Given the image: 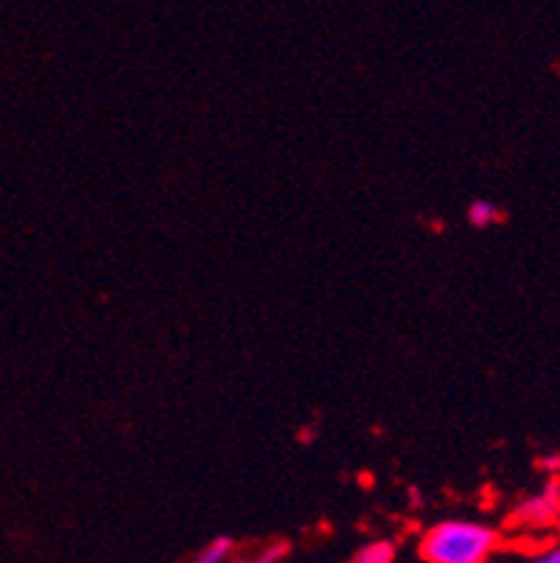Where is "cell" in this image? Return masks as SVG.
<instances>
[{"label":"cell","instance_id":"obj_1","mask_svg":"<svg viewBox=\"0 0 560 563\" xmlns=\"http://www.w3.org/2000/svg\"><path fill=\"white\" fill-rule=\"evenodd\" d=\"M499 550V530L480 519L435 521L420 539L424 563H491Z\"/></svg>","mask_w":560,"mask_h":563},{"label":"cell","instance_id":"obj_2","mask_svg":"<svg viewBox=\"0 0 560 563\" xmlns=\"http://www.w3.org/2000/svg\"><path fill=\"white\" fill-rule=\"evenodd\" d=\"M560 521V479H547L538 490L516 501L510 525L521 530H547Z\"/></svg>","mask_w":560,"mask_h":563},{"label":"cell","instance_id":"obj_3","mask_svg":"<svg viewBox=\"0 0 560 563\" xmlns=\"http://www.w3.org/2000/svg\"><path fill=\"white\" fill-rule=\"evenodd\" d=\"M398 561V544L393 539H370L359 547L348 563H395Z\"/></svg>","mask_w":560,"mask_h":563},{"label":"cell","instance_id":"obj_4","mask_svg":"<svg viewBox=\"0 0 560 563\" xmlns=\"http://www.w3.org/2000/svg\"><path fill=\"white\" fill-rule=\"evenodd\" d=\"M465 219H469L471 228L485 230L502 222V211L499 205L491 202V199H474V202L469 205V211H465Z\"/></svg>","mask_w":560,"mask_h":563},{"label":"cell","instance_id":"obj_5","mask_svg":"<svg viewBox=\"0 0 560 563\" xmlns=\"http://www.w3.org/2000/svg\"><path fill=\"white\" fill-rule=\"evenodd\" d=\"M235 544L228 536H219V539H210L202 550H197V555L191 558V563H228L233 558Z\"/></svg>","mask_w":560,"mask_h":563},{"label":"cell","instance_id":"obj_6","mask_svg":"<svg viewBox=\"0 0 560 563\" xmlns=\"http://www.w3.org/2000/svg\"><path fill=\"white\" fill-rule=\"evenodd\" d=\"M289 555V544L286 541H272V544L261 547L253 558H230L228 563H284Z\"/></svg>","mask_w":560,"mask_h":563},{"label":"cell","instance_id":"obj_7","mask_svg":"<svg viewBox=\"0 0 560 563\" xmlns=\"http://www.w3.org/2000/svg\"><path fill=\"white\" fill-rule=\"evenodd\" d=\"M524 563H560V544H552L547 547V550L536 552V555L527 558Z\"/></svg>","mask_w":560,"mask_h":563},{"label":"cell","instance_id":"obj_8","mask_svg":"<svg viewBox=\"0 0 560 563\" xmlns=\"http://www.w3.org/2000/svg\"><path fill=\"white\" fill-rule=\"evenodd\" d=\"M538 465H541V471H547L549 479H560V454H547V457L538 460Z\"/></svg>","mask_w":560,"mask_h":563},{"label":"cell","instance_id":"obj_9","mask_svg":"<svg viewBox=\"0 0 560 563\" xmlns=\"http://www.w3.org/2000/svg\"><path fill=\"white\" fill-rule=\"evenodd\" d=\"M317 438H320V429H317V427H311V429H306V432H300V440H303V443H306V446H311V443H315Z\"/></svg>","mask_w":560,"mask_h":563},{"label":"cell","instance_id":"obj_10","mask_svg":"<svg viewBox=\"0 0 560 563\" xmlns=\"http://www.w3.org/2000/svg\"><path fill=\"white\" fill-rule=\"evenodd\" d=\"M409 501H413V505H418V508L424 505V494H420V488H415V485L409 488Z\"/></svg>","mask_w":560,"mask_h":563}]
</instances>
